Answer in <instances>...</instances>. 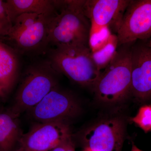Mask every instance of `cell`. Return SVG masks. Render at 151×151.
Here are the masks:
<instances>
[{
	"label": "cell",
	"instance_id": "9c48e42d",
	"mask_svg": "<svg viewBox=\"0 0 151 151\" xmlns=\"http://www.w3.org/2000/svg\"><path fill=\"white\" fill-rule=\"evenodd\" d=\"M131 94L138 100L151 98V49L147 45H132Z\"/></svg>",
	"mask_w": 151,
	"mask_h": 151
},
{
	"label": "cell",
	"instance_id": "2e32d148",
	"mask_svg": "<svg viewBox=\"0 0 151 151\" xmlns=\"http://www.w3.org/2000/svg\"><path fill=\"white\" fill-rule=\"evenodd\" d=\"M112 34L108 27L91 24L89 37V46L91 52L103 48L108 43Z\"/></svg>",
	"mask_w": 151,
	"mask_h": 151
},
{
	"label": "cell",
	"instance_id": "6da1fadb",
	"mask_svg": "<svg viewBox=\"0 0 151 151\" xmlns=\"http://www.w3.org/2000/svg\"><path fill=\"white\" fill-rule=\"evenodd\" d=\"M57 12L49 24L48 43L58 47L89 46L91 23L84 14V1H57Z\"/></svg>",
	"mask_w": 151,
	"mask_h": 151
},
{
	"label": "cell",
	"instance_id": "d6986e66",
	"mask_svg": "<svg viewBox=\"0 0 151 151\" xmlns=\"http://www.w3.org/2000/svg\"><path fill=\"white\" fill-rule=\"evenodd\" d=\"M50 151H75V146L71 137L59 143Z\"/></svg>",
	"mask_w": 151,
	"mask_h": 151
},
{
	"label": "cell",
	"instance_id": "4fadbf2b",
	"mask_svg": "<svg viewBox=\"0 0 151 151\" xmlns=\"http://www.w3.org/2000/svg\"><path fill=\"white\" fill-rule=\"evenodd\" d=\"M18 62L13 50L0 40V92L4 97L15 83Z\"/></svg>",
	"mask_w": 151,
	"mask_h": 151
},
{
	"label": "cell",
	"instance_id": "52a82bcc",
	"mask_svg": "<svg viewBox=\"0 0 151 151\" xmlns=\"http://www.w3.org/2000/svg\"><path fill=\"white\" fill-rule=\"evenodd\" d=\"M116 35L119 47L151 38V0L131 1Z\"/></svg>",
	"mask_w": 151,
	"mask_h": 151
},
{
	"label": "cell",
	"instance_id": "603a6c76",
	"mask_svg": "<svg viewBox=\"0 0 151 151\" xmlns=\"http://www.w3.org/2000/svg\"><path fill=\"white\" fill-rule=\"evenodd\" d=\"M4 97V96H3L2 94H1V92H0V97Z\"/></svg>",
	"mask_w": 151,
	"mask_h": 151
},
{
	"label": "cell",
	"instance_id": "ba28073f",
	"mask_svg": "<svg viewBox=\"0 0 151 151\" xmlns=\"http://www.w3.org/2000/svg\"><path fill=\"white\" fill-rule=\"evenodd\" d=\"M70 137L67 123H38L22 134L14 151H50Z\"/></svg>",
	"mask_w": 151,
	"mask_h": 151
},
{
	"label": "cell",
	"instance_id": "3957f363",
	"mask_svg": "<svg viewBox=\"0 0 151 151\" xmlns=\"http://www.w3.org/2000/svg\"><path fill=\"white\" fill-rule=\"evenodd\" d=\"M49 62L57 72L64 74L71 81L92 89L100 77L89 47L62 46L52 50Z\"/></svg>",
	"mask_w": 151,
	"mask_h": 151
},
{
	"label": "cell",
	"instance_id": "ac0fdd59",
	"mask_svg": "<svg viewBox=\"0 0 151 151\" xmlns=\"http://www.w3.org/2000/svg\"><path fill=\"white\" fill-rule=\"evenodd\" d=\"M12 26L7 11L5 1L0 0V37L7 36Z\"/></svg>",
	"mask_w": 151,
	"mask_h": 151
},
{
	"label": "cell",
	"instance_id": "e0dca14e",
	"mask_svg": "<svg viewBox=\"0 0 151 151\" xmlns=\"http://www.w3.org/2000/svg\"><path fill=\"white\" fill-rule=\"evenodd\" d=\"M132 121L145 132L151 131V106L145 105L141 107Z\"/></svg>",
	"mask_w": 151,
	"mask_h": 151
},
{
	"label": "cell",
	"instance_id": "5bb4252c",
	"mask_svg": "<svg viewBox=\"0 0 151 151\" xmlns=\"http://www.w3.org/2000/svg\"><path fill=\"white\" fill-rule=\"evenodd\" d=\"M18 116L10 111H0V151H14L22 133Z\"/></svg>",
	"mask_w": 151,
	"mask_h": 151
},
{
	"label": "cell",
	"instance_id": "9a60e30c",
	"mask_svg": "<svg viewBox=\"0 0 151 151\" xmlns=\"http://www.w3.org/2000/svg\"><path fill=\"white\" fill-rule=\"evenodd\" d=\"M118 47V37L116 34L113 33L108 43L103 48L91 52L92 59L98 70L101 71L107 67L115 56Z\"/></svg>",
	"mask_w": 151,
	"mask_h": 151
},
{
	"label": "cell",
	"instance_id": "30bf717a",
	"mask_svg": "<svg viewBox=\"0 0 151 151\" xmlns=\"http://www.w3.org/2000/svg\"><path fill=\"white\" fill-rule=\"evenodd\" d=\"M130 0L84 1L83 9L91 24L108 27L116 35Z\"/></svg>",
	"mask_w": 151,
	"mask_h": 151
},
{
	"label": "cell",
	"instance_id": "8992f818",
	"mask_svg": "<svg viewBox=\"0 0 151 151\" xmlns=\"http://www.w3.org/2000/svg\"><path fill=\"white\" fill-rule=\"evenodd\" d=\"M80 110L74 96L57 86L29 112L38 123H67L77 116Z\"/></svg>",
	"mask_w": 151,
	"mask_h": 151
},
{
	"label": "cell",
	"instance_id": "7c38bea8",
	"mask_svg": "<svg viewBox=\"0 0 151 151\" xmlns=\"http://www.w3.org/2000/svg\"><path fill=\"white\" fill-rule=\"evenodd\" d=\"M6 8L12 24L24 14L52 15L57 12L56 1L51 0H7Z\"/></svg>",
	"mask_w": 151,
	"mask_h": 151
},
{
	"label": "cell",
	"instance_id": "ffe728a7",
	"mask_svg": "<svg viewBox=\"0 0 151 151\" xmlns=\"http://www.w3.org/2000/svg\"><path fill=\"white\" fill-rule=\"evenodd\" d=\"M131 151H143L142 150H140V149H139L138 147H137V146L135 145H134L133 144L132 145V149H131Z\"/></svg>",
	"mask_w": 151,
	"mask_h": 151
},
{
	"label": "cell",
	"instance_id": "8fae6325",
	"mask_svg": "<svg viewBox=\"0 0 151 151\" xmlns=\"http://www.w3.org/2000/svg\"><path fill=\"white\" fill-rule=\"evenodd\" d=\"M124 127L117 119L107 120L97 124L85 133L86 147L93 151H122Z\"/></svg>",
	"mask_w": 151,
	"mask_h": 151
},
{
	"label": "cell",
	"instance_id": "44dd1931",
	"mask_svg": "<svg viewBox=\"0 0 151 151\" xmlns=\"http://www.w3.org/2000/svg\"><path fill=\"white\" fill-rule=\"evenodd\" d=\"M147 46L151 49V38L150 40V41H149V43L148 44Z\"/></svg>",
	"mask_w": 151,
	"mask_h": 151
},
{
	"label": "cell",
	"instance_id": "277c9868",
	"mask_svg": "<svg viewBox=\"0 0 151 151\" xmlns=\"http://www.w3.org/2000/svg\"><path fill=\"white\" fill-rule=\"evenodd\" d=\"M57 73L49 62L30 67L19 86L10 111L18 117L21 113L32 109L58 86Z\"/></svg>",
	"mask_w": 151,
	"mask_h": 151
},
{
	"label": "cell",
	"instance_id": "7402d4cb",
	"mask_svg": "<svg viewBox=\"0 0 151 151\" xmlns=\"http://www.w3.org/2000/svg\"><path fill=\"white\" fill-rule=\"evenodd\" d=\"M83 151H93L92 150H90V149L88 148L87 147H85V148H84V150Z\"/></svg>",
	"mask_w": 151,
	"mask_h": 151
},
{
	"label": "cell",
	"instance_id": "5b68a950",
	"mask_svg": "<svg viewBox=\"0 0 151 151\" xmlns=\"http://www.w3.org/2000/svg\"><path fill=\"white\" fill-rule=\"evenodd\" d=\"M55 14H22L16 19L6 37L19 50H35L48 43L49 24Z\"/></svg>",
	"mask_w": 151,
	"mask_h": 151
},
{
	"label": "cell",
	"instance_id": "7a4b0ae2",
	"mask_svg": "<svg viewBox=\"0 0 151 151\" xmlns=\"http://www.w3.org/2000/svg\"><path fill=\"white\" fill-rule=\"evenodd\" d=\"M132 44L119 47L93 87L96 97L101 102L117 103L131 93Z\"/></svg>",
	"mask_w": 151,
	"mask_h": 151
}]
</instances>
